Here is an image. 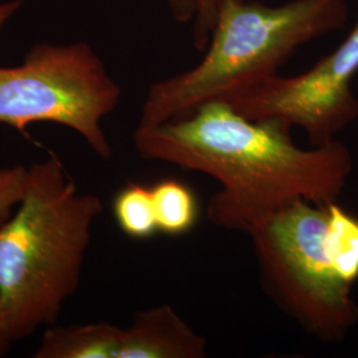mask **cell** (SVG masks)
Returning <instances> with one entry per match:
<instances>
[{"mask_svg": "<svg viewBox=\"0 0 358 358\" xmlns=\"http://www.w3.org/2000/svg\"><path fill=\"white\" fill-rule=\"evenodd\" d=\"M282 120H251L224 100L153 127L137 125L133 143L143 159L159 161L217 179L208 203L211 224L248 234L300 199L332 203L353 169L345 145L313 149L294 145Z\"/></svg>", "mask_w": 358, "mask_h": 358, "instance_id": "obj_1", "label": "cell"}, {"mask_svg": "<svg viewBox=\"0 0 358 358\" xmlns=\"http://www.w3.org/2000/svg\"><path fill=\"white\" fill-rule=\"evenodd\" d=\"M101 213L57 154L28 167L19 208L0 224V325L11 344L53 325L76 294Z\"/></svg>", "mask_w": 358, "mask_h": 358, "instance_id": "obj_2", "label": "cell"}, {"mask_svg": "<svg viewBox=\"0 0 358 358\" xmlns=\"http://www.w3.org/2000/svg\"><path fill=\"white\" fill-rule=\"evenodd\" d=\"M346 17V0H292L279 7L222 3L202 62L153 84L138 125L153 127L190 115L203 103L230 100L278 75L297 47L345 26Z\"/></svg>", "mask_w": 358, "mask_h": 358, "instance_id": "obj_3", "label": "cell"}, {"mask_svg": "<svg viewBox=\"0 0 358 358\" xmlns=\"http://www.w3.org/2000/svg\"><path fill=\"white\" fill-rule=\"evenodd\" d=\"M328 215L329 203L300 199L248 235L269 297L309 334L340 341L357 322L358 307L329 242Z\"/></svg>", "mask_w": 358, "mask_h": 358, "instance_id": "obj_4", "label": "cell"}, {"mask_svg": "<svg viewBox=\"0 0 358 358\" xmlns=\"http://www.w3.org/2000/svg\"><path fill=\"white\" fill-rule=\"evenodd\" d=\"M121 100V88L87 43H38L23 64L0 66V124L23 131L29 124L55 122L87 142L103 161L113 148L103 131V117Z\"/></svg>", "mask_w": 358, "mask_h": 358, "instance_id": "obj_5", "label": "cell"}, {"mask_svg": "<svg viewBox=\"0 0 358 358\" xmlns=\"http://www.w3.org/2000/svg\"><path fill=\"white\" fill-rule=\"evenodd\" d=\"M357 72L358 17L340 47L306 73L273 75L227 103L247 118H275L299 127L312 146H322L358 117V100L350 90Z\"/></svg>", "mask_w": 358, "mask_h": 358, "instance_id": "obj_6", "label": "cell"}, {"mask_svg": "<svg viewBox=\"0 0 358 358\" xmlns=\"http://www.w3.org/2000/svg\"><path fill=\"white\" fill-rule=\"evenodd\" d=\"M207 340L166 304L134 313L117 358H205Z\"/></svg>", "mask_w": 358, "mask_h": 358, "instance_id": "obj_7", "label": "cell"}, {"mask_svg": "<svg viewBox=\"0 0 358 358\" xmlns=\"http://www.w3.org/2000/svg\"><path fill=\"white\" fill-rule=\"evenodd\" d=\"M122 328L110 322L50 327L34 358H117Z\"/></svg>", "mask_w": 358, "mask_h": 358, "instance_id": "obj_8", "label": "cell"}, {"mask_svg": "<svg viewBox=\"0 0 358 358\" xmlns=\"http://www.w3.org/2000/svg\"><path fill=\"white\" fill-rule=\"evenodd\" d=\"M157 229L169 236H182L196 226L201 207L192 187L178 179H162L152 187Z\"/></svg>", "mask_w": 358, "mask_h": 358, "instance_id": "obj_9", "label": "cell"}, {"mask_svg": "<svg viewBox=\"0 0 358 358\" xmlns=\"http://www.w3.org/2000/svg\"><path fill=\"white\" fill-rule=\"evenodd\" d=\"M115 223L129 238L149 239L158 231L152 187L129 182L113 199Z\"/></svg>", "mask_w": 358, "mask_h": 358, "instance_id": "obj_10", "label": "cell"}, {"mask_svg": "<svg viewBox=\"0 0 358 358\" xmlns=\"http://www.w3.org/2000/svg\"><path fill=\"white\" fill-rule=\"evenodd\" d=\"M28 167L0 169V224L11 215L13 207L19 206L26 192Z\"/></svg>", "mask_w": 358, "mask_h": 358, "instance_id": "obj_11", "label": "cell"}, {"mask_svg": "<svg viewBox=\"0 0 358 358\" xmlns=\"http://www.w3.org/2000/svg\"><path fill=\"white\" fill-rule=\"evenodd\" d=\"M196 4L198 11L194 19V44L198 50H202L208 43L215 26L220 0H196Z\"/></svg>", "mask_w": 358, "mask_h": 358, "instance_id": "obj_12", "label": "cell"}, {"mask_svg": "<svg viewBox=\"0 0 358 358\" xmlns=\"http://www.w3.org/2000/svg\"><path fill=\"white\" fill-rule=\"evenodd\" d=\"M169 8L173 13L174 19L178 23H189L192 19H195L198 4L196 0H166Z\"/></svg>", "mask_w": 358, "mask_h": 358, "instance_id": "obj_13", "label": "cell"}, {"mask_svg": "<svg viewBox=\"0 0 358 358\" xmlns=\"http://www.w3.org/2000/svg\"><path fill=\"white\" fill-rule=\"evenodd\" d=\"M23 6V0H11L0 4V29Z\"/></svg>", "mask_w": 358, "mask_h": 358, "instance_id": "obj_14", "label": "cell"}, {"mask_svg": "<svg viewBox=\"0 0 358 358\" xmlns=\"http://www.w3.org/2000/svg\"><path fill=\"white\" fill-rule=\"evenodd\" d=\"M11 345H13V344L7 340V337L4 336L3 329H1V325H0V357L4 356V355L10 350Z\"/></svg>", "mask_w": 358, "mask_h": 358, "instance_id": "obj_15", "label": "cell"}, {"mask_svg": "<svg viewBox=\"0 0 358 358\" xmlns=\"http://www.w3.org/2000/svg\"><path fill=\"white\" fill-rule=\"evenodd\" d=\"M227 1H239V0H220V4L222 3H227Z\"/></svg>", "mask_w": 358, "mask_h": 358, "instance_id": "obj_16", "label": "cell"}]
</instances>
